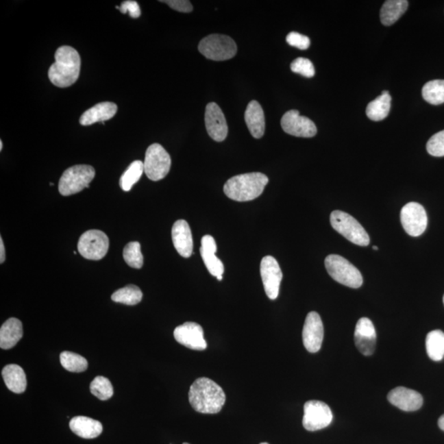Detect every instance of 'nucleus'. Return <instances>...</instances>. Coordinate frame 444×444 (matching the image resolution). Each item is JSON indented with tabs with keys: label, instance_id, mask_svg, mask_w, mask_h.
Instances as JSON below:
<instances>
[{
	"label": "nucleus",
	"instance_id": "nucleus-35",
	"mask_svg": "<svg viewBox=\"0 0 444 444\" xmlns=\"http://www.w3.org/2000/svg\"><path fill=\"white\" fill-rule=\"evenodd\" d=\"M291 69L292 72L306 77H314L315 74L314 64L306 58H298L292 62Z\"/></svg>",
	"mask_w": 444,
	"mask_h": 444
},
{
	"label": "nucleus",
	"instance_id": "nucleus-13",
	"mask_svg": "<svg viewBox=\"0 0 444 444\" xmlns=\"http://www.w3.org/2000/svg\"><path fill=\"white\" fill-rule=\"evenodd\" d=\"M260 273L267 297L273 300L277 299L282 280V271L275 258L266 256L262 259Z\"/></svg>",
	"mask_w": 444,
	"mask_h": 444
},
{
	"label": "nucleus",
	"instance_id": "nucleus-14",
	"mask_svg": "<svg viewBox=\"0 0 444 444\" xmlns=\"http://www.w3.org/2000/svg\"><path fill=\"white\" fill-rule=\"evenodd\" d=\"M323 334V324L319 314L310 312L306 317L302 332L304 345L308 352L319 351L322 347Z\"/></svg>",
	"mask_w": 444,
	"mask_h": 444
},
{
	"label": "nucleus",
	"instance_id": "nucleus-39",
	"mask_svg": "<svg viewBox=\"0 0 444 444\" xmlns=\"http://www.w3.org/2000/svg\"><path fill=\"white\" fill-rule=\"evenodd\" d=\"M166 3L173 10L181 12H191L193 11V6L190 2L187 0H169V1H160Z\"/></svg>",
	"mask_w": 444,
	"mask_h": 444
},
{
	"label": "nucleus",
	"instance_id": "nucleus-31",
	"mask_svg": "<svg viewBox=\"0 0 444 444\" xmlns=\"http://www.w3.org/2000/svg\"><path fill=\"white\" fill-rule=\"evenodd\" d=\"M422 96L431 105L438 106L444 103V80L428 82L423 86Z\"/></svg>",
	"mask_w": 444,
	"mask_h": 444
},
{
	"label": "nucleus",
	"instance_id": "nucleus-19",
	"mask_svg": "<svg viewBox=\"0 0 444 444\" xmlns=\"http://www.w3.org/2000/svg\"><path fill=\"white\" fill-rule=\"evenodd\" d=\"M217 249L215 238L209 234L201 238L200 253L204 264L213 277H216L218 281H221L223 278L222 274L224 273V265L216 256Z\"/></svg>",
	"mask_w": 444,
	"mask_h": 444
},
{
	"label": "nucleus",
	"instance_id": "nucleus-5",
	"mask_svg": "<svg viewBox=\"0 0 444 444\" xmlns=\"http://www.w3.org/2000/svg\"><path fill=\"white\" fill-rule=\"evenodd\" d=\"M96 175V171L88 164H77L69 167L62 175L59 182L61 195L70 196L89 188Z\"/></svg>",
	"mask_w": 444,
	"mask_h": 444
},
{
	"label": "nucleus",
	"instance_id": "nucleus-15",
	"mask_svg": "<svg viewBox=\"0 0 444 444\" xmlns=\"http://www.w3.org/2000/svg\"><path fill=\"white\" fill-rule=\"evenodd\" d=\"M204 329L199 323L187 322L177 327L174 331L175 339L185 347L195 351H204L207 341L204 339Z\"/></svg>",
	"mask_w": 444,
	"mask_h": 444
},
{
	"label": "nucleus",
	"instance_id": "nucleus-27",
	"mask_svg": "<svg viewBox=\"0 0 444 444\" xmlns=\"http://www.w3.org/2000/svg\"><path fill=\"white\" fill-rule=\"evenodd\" d=\"M391 97L388 90H384L380 97L369 103L366 108V114L373 121H381L388 117L391 109Z\"/></svg>",
	"mask_w": 444,
	"mask_h": 444
},
{
	"label": "nucleus",
	"instance_id": "nucleus-32",
	"mask_svg": "<svg viewBox=\"0 0 444 444\" xmlns=\"http://www.w3.org/2000/svg\"><path fill=\"white\" fill-rule=\"evenodd\" d=\"M60 363L66 370L73 373H82L88 367V360L78 354L64 352L60 355Z\"/></svg>",
	"mask_w": 444,
	"mask_h": 444
},
{
	"label": "nucleus",
	"instance_id": "nucleus-36",
	"mask_svg": "<svg viewBox=\"0 0 444 444\" xmlns=\"http://www.w3.org/2000/svg\"><path fill=\"white\" fill-rule=\"evenodd\" d=\"M427 151L431 156H444V130L432 136L426 145Z\"/></svg>",
	"mask_w": 444,
	"mask_h": 444
},
{
	"label": "nucleus",
	"instance_id": "nucleus-37",
	"mask_svg": "<svg viewBox=\"0 0 444 444\" xmlns=\"http://www.w3.org/2000/svg\"><path fill=\"white\" fill-rule=\"evenodd\" d=\"M287 43L291 47L299 49H307L310 47V40L308 36L299 34L298 32H292L286 36Z\"/></svg>",
	"mask_w": 444,
	"mask_h": 444
},
{
	"label": "nucleus",
	"instance_id": "nucleus-20",
	"mask_svg": "<svg viewBox=\"0 0 444 444\" xmlns=\"http://www.w3.org/2000/svg\"><path fill=\"white\" fill-rule=\"evenodd\" d=\"M173 245L180 256L189 258L193 254V241L191 229L188 222L178 220L175 222L171 232Z\"/></svg>",
	"mask_w": 444,
	"mask_h": 444
},
{
	"label": "nucleus",
	"instance_id": "nucleus-46",
	"mask_svg": "<svg viewBox=\"0 0 444 444\" xmlns=\"http://www.w3.org/2000/svg\"><path fill=\"white\" fill-rule=\"evenodd\" d=\"M443 304H444V295H443Z\"/></svg>",
	"mask_w": 444,
	"mask_h": 444
},
{
	"label": "nucleus",
	"instance_id": "nucleus-41",
	"mask_svg": "<svg viewBox=\"0 0 444 444\" xmlns=\"http://www.w3.org/2000/svg\"><path fill=\"white\" fill-rule=\"evenodd\" d=\"M438 423L440 429L444 431V415H443L442 417L439 419Z\"/></svg>",
	"mask_w": 444,
	"mask_h": 444
},
{
	"label": "nucleus",
	"instance_id": "nucleus-10",
	"mask_svg": "<svg viewBox=\"0 0 444 444\" xmlns=\"http://www.w3.org/2000/svg\"><path fill=\"white\" fill-rule=\"evenodd\" d=\"M332 412L326 403L308 401L304 406L303 426L308 431H317L328 427L332 421Z\"/></svg>",
	"mask_w": 444,
	"mask_h": 444
},
{
	"label": "nucleus",
	"instance_id": "nucleus-29",
	"mask_svg": "<svg viewBox=\"0 0 444 444\" xmlns=\"http://www.w3.org/2000/svg\"><path fill=\"white\" fill-rule=\"evenodd\" d=\"M143 292L140 288L134 285H129L115 291L111 295V299L116 303L126 304V306H135L141 302Z\"/></svg>",
	"mask_w": 444,
	"mask_h": 444
},
{
	"label": "nucleus",
	"instance_id": "nucleus-45",
	"mask_svg": "<svg viewBox=\"0 0 444 444\" xmlns=\"http://www.w3.org/2000/svg\"><path fill=\"white\" fill-rule=\"evenodd\" d=\"M183 444H189V443H184Z\"/></svg>",
	"mask_w": 444,
	"mask_h": 444
},
{
	"label": "nucleus",
	"instance_id": "nucleus-12",
	"mask_svg": "<svg viewBox=\"0 0 444 444\" xmlns=\"http://www.w3.org/2000/svg\"><path fill=\"white\" fill-rule=\"evenodd\" d=\"M285 133L299 138H312L317 134V127L311 119L301 116L298 110H291L283 115L281 121Z\"/></svg>",
	"mask_w": 444,
	"mask_h": 444
},
{
	"label": "nucleus",
	"instance_id": "nucleus-2",
	"mask_svg": "<svg viewBox=\"0 0 444 444\" xmlns=\"http://www.w3.org/2000/svg\"><path fill=\"white\" fill-rule=\"evenodd\" d=\"M55 59V63L49 69V79L60 88H69L75 84L81 69L79 53L75 49L64 45L57 49Z\"/></svg>",
	"mask_w": 444,
	"mask_h": 444
},
{
	"label": "nucleus",
	"instance_id": "nucleus-38",
	"mask_svg": "<svg viewBox=\"0 0 444 444\" xmlns=\"http://www.w3.org/2000/svg\"><path fill=\"white\" fill-rule=\"evenodd\" d=\"M116 8L123 14L129 12L130 16L133 18H138L141 15V10H140L138 3L136 1H132V0L123 1L121 3V6H117Z\"/></svg>",
	"mask_w": 444,
	"mask_h": 444
},
{
	"label": "nucleus",
	"instance_id": "nucleus-24",
	"mask_svg": "<svg viewBox=\"0 0 444 444\" xmlns=\"http://www.w3.org/2000/svg\"><path fill=\"white\" fill-rule=\"evenodd\" d=\"M23 336L22 322L16 318L8 319L0 328V347L8 349L15 347Z\"/></svg>",
	"mask_w": 444,
	"mask_h": 444
},
{
	"label": "nucleus",
	"instance_id": "nucleus-11",
	"mask_svg": "<svg viewBox=\"0 0 444 444\" xmlns=\"http://www.w3.org/2000/svg\"><path fill=\"white\" fill-rule=\"evenodd\" d=\"M401 222L405 232L410 236L417 237L426 232L428 217L423 206L411 201L402 208Z\"/></svg>",
	"mask_w": 444,
	"mask_h": 444
},
{
	"label": "nucleus",
	"instance_id": "nucleus-7",
	"mask_svg": "<svg viewBox=\"0 0 444 444\" xmlns=\"http://www.w3.org/2000/svg\"><path fill=\"white\" fill-rule=\"evenodd\" d=\"M199 51L208 60L224 61L236 55L237 45L228 36L212 34L200 41Z\"/></svg>",
	"mask_w": 444,
	"mask_h": 444
},
{
	"label": "nucleus",
	"instance_id": "nucleus-23",
	"mask_svg": "<svg viewBox=\"0 0 444 444\" xmlns=\"http://www.w3.org/2000/svg\"><path fill=\"white\" fill-rule=\"evenodd\" d=\"M69 427L74 434L86 439L97 438L103 431L100 421L86 417H73L69 422Z\"/></svg>",
	"mask_w": 444,
	"mask_h": 444
},
{
	"label": "nucleus",
	"instance_id": "nucleus-6",
	"mask_svg": "<svg viewBox=\"0 0 444 444\" xmlns=\"http://www.w3.org/2000/svg\"><path fill=\"white\" fill-rule=\"evenodd\" d=\"M330 222L336 232L353 244L364 247L369 245L370 238L368 233L359 221L348 213L336 210L331 213Z\"/></svg>",
	"mask_w": 444,
	"mask_h": 444
},
{
	"label": "nucleus",
	"instance_id": "nucleus-43",
	"mask_svg": "<svg viewBox=\"0 0 444 444\" xmlns=\"http://www.w3.org/2000/svg\"><path fill=\"white\" fill-rule=\"evenodd\" d=\"M373 250H378V246H373Z\"/></svg>",
	"mask_w": 444,
	"mask_h": 444
},
{
	"label": "nucleus",
	"instance_id": "nucleus-4",
	"mask_svg": "<svg viewBox=\"0 0 444 444\" xmlns=\"http://www.w3.org/2000/svg\"><path fill=\"white\" fill-rule=\"evenodd\" d=\"M325 267L331 278L341 285L356 289L363 284L360 271L340 255H328L325 259Z\"/></svg>",
	"mask_w": 444,
	"mask_h": 444
},
{
	"label": "nucleus",
	"instance_id": "nucleus-3",
	"mask_svg": "<svg viewBox=\"0 0 444 444\" xmlns=\"http://www.w3.org/2000/svg\"><path fill=\"white\" fill-rule=\"evenodd\" d=\"M269 184V178L259 172L238 175L226 181L224 193L229 199L248 201L257 199Z\"/></svg>",
	"mask_w": 444,
	"mask_h": 444
},
{
	"label": "nucleus",
	"instance_id": "nucleus-28",
	"mask_svg": "<svg viewBox=\"0 0 444 444\" xmlns=\"http://www.w3.org/2000/svg\"><path fill=\"white\" fill-rule=\"evenodd\" d=\"M426 352L432 360L440 361L444 357V332L434 330L426 336Z\"/></svg>",
	"mask_w": 444,
	"mask_h": 444
},
{
	"label": "nucleus",
	"instance_id": "nucleus-34",
	"mask_svg": "<svg viewBox=\"0 0 444 444\" xmlns=\"http://www.w3.org/2000/svg\"><path fill=\"white\" fill-rule=\"evenodd\" d=\"M123 257L127 264L133 269H140L143 266L141 245L137 241L129 243L123 249Z\"/></svg>",
	"mask_w": 444,
	"mask_h": 444
},
{
	"label": "nucleus",
	"instance_id": "nucleus-33",
	"mask_svg": "<svg viewBox=\"0 0 444 444\" xmlns=\"http://www.w3.org/2000/svg\"><path fill=\"white\" fill-rule=\"evenodd\" d=\"M90 391L95 397L101 401L109 400L113 396L114 389L108 378L97 376L90 382Z\"/></svg>",
	"mask_w": 444,
	"mask_h": 444
},
{
	"label": "nucleus",
	"instance_id": "nucleus-1",
	"mask_svg": "<svg viewBox=\"0 0 444 444\" xmlns=\"http://www.w3.org/2000/svg\"><path fill=\"white\" fill-rule=\"evenodd\" d=\"M188 399L197 412L217 414L225 404V394L217 382L208 378H199L191 385Z\"/></svg>",
	"mask_w": 444,
	"mask_h": 444
},
{
	"label": "nucleus",
	"instance_id": "nucleus-16",
	"mask_svg": "<svg viewBox=\"0 0 444 444\" xmlns=\"http://www.w3.org/2000/svg\"><path fill=\"white\" fill-rule=\"evenodd\" d=\"M205 125L208 135L216 142H223L227 137V122L220 106L215 102L209 103L206 107Z\"/></svg>",
	"mask_w": 444,
	"mask_h": 444
},
{
	"label": "nucleus",
	"instance_id": "nucleus-44",
	"mask_svg": "<svg viewBox=\"0 0 444 444\" xmlns=\"http://www.w3.org/2000/svg\"><path fill=\"white\" fill-rule=\"evenodd\" d=\"M260 444H269V443H260Z\"/></svg>",
	"mask_w": 444,
	"mask_h": 444
},
{
	"label": "nucleus",
	"instance_id": "nucleus-17",
	"mask_svg": "<svg viewBox=\"0 0 444 444\" xmlns=\"http://www.w3.org/2000/svg\"><path fill=\"white\" fill-rule=\"evenodd\" d=\"M355 343L362 355L369 356L374 352L376 331L371 320L362 318L358 321L355 330Z\"/></svg>",
	"mask_w": 444,
	"mask_h": 444
},
{
	"label": "nucleus",
	"instance_id": "nucleus-26",
	"mask_svg": "<svg viewBox=\"0 0 444 444\" xmlns=\"http://www.w3.org/2000/svg\"><path fill=\"white\" fill-rule=\"evenodd\" d=\"M406 0H388L380 11V20L384 26H391L405 14L408 8Z\"/></svg>",
	"mask_w": 444,
	"mask_h": 444
},
{
	"label": "nucleus",
	"instance_id": "nucleus-8",
	"mask_svg": "<svg viewBox=\"0 0 444 444\" xmlns=\"http://www.w3.org/2000/svg\"><path fill=\"white\" fill-rule=\"evenodd\" d=\"M143 164L147 178L152 181H159L170 172L171 159L162 145L154 143L148 147Z\"/></svg>",
	"mask_w": 444,
	"mask_h": 444
},
{
	"label": "nucleus",
	"instance_id": "nucleus-25",
	"mask_svg": "<svg viewBox=\"0 0 444 444\" xmlns=\"http://www.w3.org/2000/svg\"><path fill=\"white\" fill-rule=\"evenodd\" d=\"M2 376L7 388L11 392L20 394L27 388V377L23 368L18 365H8L2 370Z\"/></svg>",
	"mask_w": 444,
	"mask_h": 444
},
{
	"label": "nucleus",
	"instance_id": "nucleus-30",
	"mask_svg": "<svg viewBox=\"0 0 444 444\" xmlns=\"http://www.w3.org/2000/svg\"><path fill=\"white\" fill-rule=\"evenodd\" d=\"M144 172V164L141 160H134L127 168L119 180V185L123 191H130L132 187L141 178Z\"/></svg>",
	"mask_w": 444,
	"mask_h": 444
},
{
	"label": "nucleus",
	"instance_id": "nucleus-42",
	"mask_svg": "<svg viewBox=\"0 0 444 444\" xmlns=\"http://www.w3.org/2000/svg\"><path fill=\"white\" fill-rule=\"evenodd\" d=\"M3 149V142L2 140H0V151Z\"/></svg>",
	"mask_w": 444,
	"mask_h": 444
},
{
	"label": "nucleus",
	"instance_id": "nucleus-40",
	"mask_svg": "<svg viewBox=\"0 0 444 444\" xmlns=\"http://www.w3.org/2000/svg\"><path fill=\"white\" fill-rule=\"evenodd\" d=\"M5 261V248H4L2 237L0 238V263Z\"/></svg>",
	"mask_w": 444,
	"mask_h": 444
},
{
	"label": "nucleus",
	"instance_id": "nucleus-22",
	"mask_svg": "<svg viewBox=\"0 0 444 444\" xmlns=\"http://www.w3.org/2000/svg\"><path fill=\"white\" fill-rule=\"evenodd\" d=\"M245 119L251 135L254 138H261L265 133V116L258 101L249 102L245 110Z\"/></svg>",
	"mask_w": 444,
	"mask_h": 444
},
{
	"label": "nucleus",
	"instance_id": "nucleus-21",
	"mask_svg": "<svg viewBox=\"0 0 444 444\" xmlns=\"http://www.w3.org/2000/svg\"><path fill=\"white\" fill-rule=\"evenodd\" d=\"M117 105L113 102L98 103L82 114L79 122L84 126L92 125L99 122L104 123L113 118L117 113Z\"/></svg>",
	"mask_w": 444,
	"mask_h": 444
},
{
	"label": "nucleus",
	"instance_id": "nucleus-18",
	"mask_svg": "<svg viewBox=\"0 0 444 444\" xmlns=\"http://www.w3.org/2000/svg\"><path fill=\"white\" fill-rule=\"evenodd\" d=\"M391 404L404 411H415L421 408L423 397L417 391L397 386L388 395Z\"/></svg>",
	"mask_w": 444,
	"mask_h": 444
},
{
	"label": "nucleus",
	"instance_id": "nucleus-9",
	"mask_svg": "<svg viewBox=\"0 0 444 444\" xmlns=\"http://www.w3.org/2000/svg\"><path fill=\"white\" fill-rule=\"evenodd\" d=\"M109 238L99 230H90L82 234L77 249L82 257L89 260H101L108 252Z\"/></svg>",
	"mask_w": 444,
	"mask_h": 444
}]
</instances>
